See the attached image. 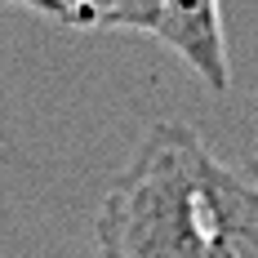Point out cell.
I'll return each instance as SVG.
<instances>
[{"instance_id": "5", "label": "cell", "mask_w": 258, "mask_h": 258, "mask_svg": "<svg viewBox=\"0 0 258 258\" xmlns=\"http://www.w3.org/2000/svg\"><path fill=\"white\" fill-rule=\"evenodd\" d=\"M0 5H18V9H31V14H45L53 23H62V0H0Z\"/></svg>"}, {"instance_id": "2", "label": "cell", "mask_w": 258, "mask_h": 258, "mask_svg": "<svg viewBox=\"0 0 258 258\" xmlns=\"http://www.w3.org/2000/svg\"><path fill=\"white\" fill-rule=\"evenodd\" d=\"M201 205L214 258H258V160H218L201 147Z\"/></svg>"}, {"instance_id": "4", "label": "cell", "mask_w": 258, "mask_h": 258, "mask_svg": "<svg viewBox=\"0 0 258 258\" xmlns=\"http://www.w3.org/2000/svg\"><path fill=\"white\" fill-rule=\"evenodd\" d=\"M62 23L147 31L152 27V0H62Z\"/></svg>"}, {"instance_id": "3", "label": "cell", "mask_w": 258, "mask_h": 258, "mask_svg": "<svg viewBox=\"0 0 258 258\" xmlns=\"http://www.w3.org/2000/svg\"><path fill=\"white\" fill-rule=\"evenodd\" d=\"M147 36H156L165 49H174L209 89H227L232 85L218 0H152Z\"/></svg>"}, {"instance_id": "1", "label": "cell", "mask_w": 258, "mask_h": 258, "mask_svg": "<svg viewBox=\"0 0 258 258\" xmlns=\"http://www.w3.org/2000/svg\"><path fill=\"white\" fill-rule=\"evenodd\" d=\"M201 138L178 120L152 125L98 209V258H214L201 205Z\"/></svg>"}]
</instances>
